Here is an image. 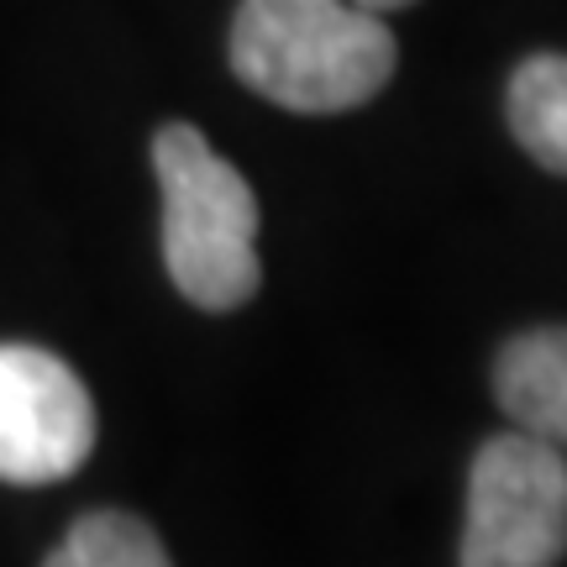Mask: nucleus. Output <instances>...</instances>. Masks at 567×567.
<instances>
[{"label":"nucleus","mask_w":567,"mask_h":567,"mask_svg":"<svg viewBox=\"0 0 567 567\" xmlns=\"http://www.w3.org/2000/svg\"><path fill=\"white\" fill-rule=\"evenodd\" d=\"M347 6H363V11H379V17H384V11H400L410 0H347Z\"/></svg>","instance_id":"nucleus-8"},{"label":"nucleus","mask_w":567,"mask_h":567,"mask_svg":"<svg viewBox=\"0 0 567 567\" xmlns=\"http://www.w3.org/2000/svg\"><path fill=\"white\" fill-rule=\"evenodd\" d=\"M505 116L530 158L567 179V53H530L509 74Z\"/></svg>","instance_id":"nucleus-6"},{"label":"nucleus","mask_w":567,"mask_h":567,"mask_svg":"<svg viewBox=\"0 0 567 567\" xmlns=\"http://www.w3.org/2000/svg\"><path fill=\"white\" fill-rule=\"evenodd\" d=\"M231 74L300 116L368 105L394 80V32L347 0H243L231 17Z\"/></svg>","instance_id":"nucleus-1"},{"label":"nucleus","mask_w":567,"mask_h":567,"mask_svg":"<svg viewBox=\"0 0 567 567\" xmlns=\"http://www.w3.org/2000/svg\"><path fill=\"white\" fill-rule=\"evenodd\" d=\"M494 400L509 425L567 452V326H530L499 347Z\"/></svg>","instance_id":"nucleus-5"},{"label":"nucleus","mask_w":567,"mask_h":567,"mask_svg":"<svg viewBox=\"0 0 567 567\" xmlns=\"http://www.w3.org/2000/svg\"><path fill=\"white\" fill-rule=\"evenodd\" d=\"M42 567H174L163 551L158 530L126 515V509H95L69 526Z\"/></svg>","instance_id":"nucleus-7"},{"label":"nucleus","mask_w":567,"mask_h":567,"mask_svg":"<svg viewBox=\"0 0 567 567\" xmlns=\"http://www.w3.org/2000/svg\"><path fill=\"white\" fill-rule=\"evenodd\" d=\"M163 189V264L168 279L200 310H237L258 295V200L252 184L189 122H168L153 137Z\"/></svg>","instance_id":"nucleus-2"},{"label":"nucleus","mask_w":567,"mask_h":567,"mask_svg":"<svg viewBox=\"0 0 567 567\" xmlns=\"http://www.w3.org/2000/svg\"><path fill=\"white\" fill-rule=\"evenodd\" d=\"M567 557V452L509 425L473 452L457 567H557Z\"/></svg>","instance_id":"nucleus-3"},{"label":"nucleus","mask_w":567,"mask_h":567,"mask_svg":"<svg viewBox=\"0 0 567 567\" xmlns=\"http://www.w3.org/2000/svg\"><path fill=\"white\" fill-rule=\"evenodd\" d=\"M95 452V400L59 352L0 342V484L38 488Z\"/></svg>","instance_id":"nucleus-4"}]
</instances>
